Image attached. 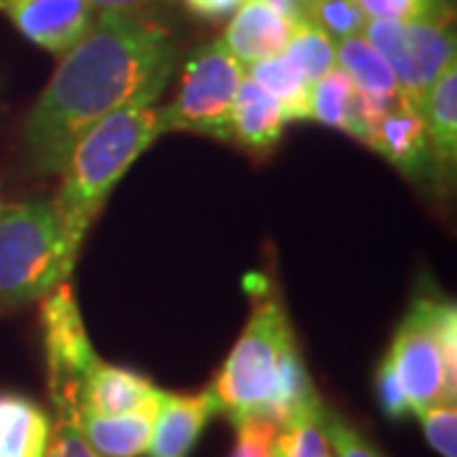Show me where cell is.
I'll return each instance as SVG.
<instances>
[{
    "label": "cell",
    "instance_id": "cell-1",
    "mask_svg": "<svg viewBox=\"0 0 457 457\" xmlns=\"http://www.w3.org/2000/svg\"><path fill=\"white\" fill-rule=\"evenodd\" d=\"M176 64L170 33L143 13H99L62 54L23 122L29 163L41 176L64 170L69 153L107 114L155 102Z\"/></svg>",
    "mask_w": 457,
    "mask_h": 457
},
{
    "label": "cell",
    "instance_id": "cell-2",
    "mask_svg": "<svg viewBox=\"0 0 457 457\" xmlns=\"http://www.w3.org/2000/svg\"><path fill=\"white\" fill-rule=\"evenodd\" d=\"M155 102H135L99 120L69 153L64 186L54 201L69 249L79 254L84 237L130 165L161 137Z\"/></svg>",
    "mask_w": 457,
    "mask_h": 457
},
{
    "label": "cell",
    "instance_id": "cell-3",
    "mask_svg": "<svg viewBox=\"0 0 457 457\" xmlns=\"http://www.w3.org/2000/svg\"><path fill=\"white\" fill-rule=\"evenodd\" d=\"M295 351L287 312L278 300H264L206 389L216 414L228 417L234 427L252 417L270 420L285 363Z\"/></svg>",
    "mask_w": 457,
    "mask_h": 457
},
{
    "label": "cell",
    "instance_id": "cell-4",
    "mask_svg": "<svg viewBox=\"0 0 457 457\" xmlns=\"http://www.w3.org/2000/svg\"><path fill=\"white\" fill-rule=\"evenodd\" d=\"M79 254L66 245L54 201H29L0 212V305L44 300L74 272Z\"/></svg>",
    "mask_w": 457,
    "mask_h": 457
},
{
    "label": "cell",
    "instance_id": "cell-5",
    "mask_svg": "<svg viewBox=\"0 0 457 457\" xmlns=\"http://www.w3.org/2000/svg\"><path fill=\"white\" fill-rule=\"evenodd\" d=\"M242 77L245 66L228 54L221 38L201 46L183 69L176 99L158 110L161 135L183 130L231 140V112Z\"/></svg>",
    "mask_w": 457,
    "mask_h": 457
},
{
    "label": "cell",
    "instance_id": "cell-6",
    "mask_svg": "<svg viewBox=\"0 0 457 457\" xmlns=\"http://www.w3.org/2000/svg\"><path fill=\"white\" fill-rule=\"evenodd\" d=\"M361 36L384 56L402 95L420 112L425 107L429 87L457 59L453 23L369 18Z\"/></svg>",
    "mask_w": 457,
    "mask_h": 457
},
{
    "label": "cell",
    "instance_id": "cell-7",
    "mask_svg": "<svg viewBox=\"0 0 457 457\" xmlns=\"http://www.w3.org/2000/svg\"><path fill=\"white\" fill-rule=\"evenodd\" d=\"M41 328L56 414H79V389L99 359L69 282H62L41 300Z\"/></svg>",
    "mask_w": 457,
    "mask_h": 457
},
{
    "label": "cell",
    "instance_id": "cell-8",
    "mask_svg": "<svg viewBox=\"0 0 457 457\" xmlns=\"http://www.w3.org/2000/svg\"><path fill=\"white\" fill-rule=\"evenodd\" d=\"M389 359L407 394L409 411L455 402V389L447 381V369L437 338V300H414L409 315L394 336Z\"/></svg>",
    "mask_w": 457,
    "mask_h": 457
},
{
    "label": "cell",
    "instance_id": "cell-9",
    "mask_svg": "<svg viewBox=\"0 0 457 457\" xmlns=\"http://www.w3.org/2000/svg\"><path fill=\"white\" fill-rule=\"evenodd\" d=\"M0 13L36 46L66 54L89 31L95 11L87 0H0Z\"/></svg>",
    "mask_w": 457,
    "mask_h": 457
},
{
    "label": "cell",
    "instance_id": "cell-10",
    "mask_svg": "<svg viewBox=\"0 0 457 457\" xmlns=\"http://www.w3.org/2000/svg\"><path fill=\"white\" fill-rule=\"evenodd\" d=\"M369 147L409 179H429L432 170H440L432 153L425 117L409 99L396 102L376 117Z\"/></svg>",
    "mask_w": 457,
    "mask_h": 457
},
{
    "label": "cell",
    "instance_id": "cell-11",
    "mask_svg": "<svg viewBox=\"0 0 457 457\" xmlns=\"http://www.w3.org/2000/svg\"><path fill=\"white\" fill-rule=\"evenodd\" d=\"M212 417H216V407H213L209 392H161L147 455L188 457Z\"/></svg>",
    "mask_w": 457,
    "mask_h": 457
},
{
    "label": "cell",
    "instance_id": "cell-12",
    "mask_svg": "<svg viewBox=\"0 0 457 457\" xmlns=\"http://www.w3.org/2000/svg\"><path fill=\"white\" fill-rule=\"evenodd\" d=\"M231 16L234 18L221 41L245 69L282 54L293 38V21L278 13L267 0H245Z\"/></svg>",
    "mask_w": 457,
    "mask_h": 457
},
{
    "label": "cell",
    "instance_id": "cell-13",
    "mask_svg": "<svg viewBox=\"0 0 457 457\" xmlns=\"http://www.w3.org/2000/svg\"><path fill=\"white\" fill-rule=\"evenodd\" d=\"M158 392L161 389L145 376L97 361L79 389V414H97V417L125 414L132 409L145 407L147 402L158 396Z\"/></svg>",
    "mask_w": 457,
    "mask_h": 457
},
{
    "label": "cell",
    "instance_id": "cell-14",
    "mask_svg": "<svg viewBox=\"0 0 457 457\" xmlns=\"http://www.w3.org/2000/svg\"><path fill=\"white\" fill-rule=\"evenodd\" d=\"M311 120L323 122L328 128L348 132L351 137L369 145L376 114L361 99L348 74L338 66L323 74L311 89Z\"/></svg>",
    "mask_w": 457,
    "mask_h": 457
},
{
    "label": "cell",
    "instance_id": "cell-15",
    "mask_svg": "<svg viewBox=\"0 0 457 457\" xmlns=\"http://www.w3.org/2000/svg\"><path fill=\"white\" fill-rule=\"evenodd\" d=\"M336 66L348 74L356 92L374 114L386 112L396 102L407 99L402 95L396 77L384 62V56L363 36L336 41Z\"/></svg>",
    "mask_w": 457,
    "mask_h": 457
},
{
    "label": "cell",
    "instance_id": "cell-16",
    "mask_svg": "<svg viewBox=\"0 0 457 457\" xmlns=\"http://www.w3.org/2000/svg\"><path fill=\"white\" fill-rule=\"evenodd\" d=\"M161 392L145 407L132 409L125 414H114V417L79 414L77 425L82 429L84 440L102 457H140L147 453Z\"/></svg>",
    "mask_w": 457,
    "mask_h": 457
},
{
    "label": "cell",
    "instance_id": "cell-17",
    "mask_svg": "<svg viewBox=\"0 0 457 457\" xmlns=\"http://www.w3.org/2000/svg\"><path fill=\"white\" fill-rule=\"evenodd\" d=\"M287 117L282 112L279 102L267 95L260 84L245 71L231 112V130L234 137L249 150H270L278 145L285 132Z\"/></svg>",
    "mask_w": 457,
    "mask_h": 457
},
{
    "label": "cell",
    "instance_id": "cell-18",
    "mask_svg": "<svg viewBox=\"0 0 457 457\" xmlns=\"http://www.w3.org/2000/svg\"><path fill=\"white\" fill-rule=\"evenodd\" d=\"M51 417L29 396L0 394V457H46Z\"/></svg>",
    "mask_w": 457,
    "mask_h": 457
},
{
    "label": "cell",
    "instance_id": "cell-19",
    "mask_svg": "<svg viewBox=\"0 0 457 457\" xmlns=\"http://www.w3.org/2000/svg\"><path fill=\"white\" fill-rule=\"evenodd\" d=\"M422 117L440 173L453 170L457 161V64L447 66L429 87Z\"/></svg>",
    "mask_w": 457,
    "mask_h": 457
},
{
    "label": "cell",
    "instance_id": "cell-20",
    "mask_svg": "<svg viewBox=\"0 0 457 457\" xmlns=\"http://www.w3.org/2000/svg\"><path fill=\"white\" fill-rule=\"evenodd\" d=\"M245 71L267 95L278 99L287 120H311L312 84L285 54L262 59L257 64L246 66Z\"/></svg>",
    "mask_w": 457,
    "mask_h": 457
},
{
    "label": "cell",
    "instance_id": "cell-21",
    "mask_svg": "<svg viewBox=\"0 0 457 457\" xmlns=\"http://www.w3.org/2000/svg\"><path fill=\"white\" fill-rule=\"evenodd\" d=\"M293 62L308 82H318L330 69H336V41L312 26L311 21H300L295 26L290 44L282 51Z\"/></svg>",
    "mask_w": 457,
    "mask_h": 457
},
{
    "label": "cell",
    "instance_id": "cell-22",
    "mask_svg": "<svg viewBox=\"0 0 457 457\" xmlns=\"http://www.w3.org/2000/svg\"><path fill=\"white\" fill-rule=\"evenodd\" d=\"M303 16L330 36L333 41L361 36L366 26V13L359 8L356 0H300Z\"/></svg>",
    "mask_w": 457,
    "mask_h": 457
},
{
    "label": "cell",
    "instance_id": "cell-23",
    "mask_svg": "<svg viewBox=\"0 0 457 457\" xmlns=\"http://www.w3.org/2000/svg\"><path fill=\"white\" fill-rule=\"evenodd\" d=\"M323 411L293 425L279 427L272 445V457H330V442L323 429Z\"/></svg>",
    "mask_w": 457,
    "mask_h": 457
},
{
    "label": "cell",
    "instance_id": "cell-24",
    "mask_svg": "<svg viewBox=\"0 0 457 457\" xmlns=\"http://www.w3.org/2000/svg\"><path fill=\"white\" fill-rule=\"evenodd\" d=\"M366 18L376 21H425L453 23L450 0H356Z\"/></svg>",
    "mask_w": 457,
    "mask_h": 457
},
{
    "label": "cell",
    "instance_id": "cell-25",
    "mask_svg": "<svg viewBox=\"0 0 457 457\" xmlns=\"http://www.w3.org/2000/svg\"><path fill=\"white\" fill-rule=\"evenodd\" d=\"M429 447L440 457H457V409L455 402H445L417 411Z\"/></svg>",
    "mask_w": 457,
    "mask_h": 457
},
{
    "label": "cell",
    "instance_id": "cell-26",
    "mask_svg": "<svg viewBox=\"0 0 457 457\" xmlns=\"http://www.w3.org/2000/svg\"><path fill=\"white\" fill-rule=\"evenodd\" d=\"M323 429H326V437L336 457H381V453L371 442L363 440L353 427L343 422L341 417L333 414L328 407L323 411Z\"/></svg>",
    "mask_w": 457,
    "mask_h": 457
},
{
    "label": "cell",
    "instance_id": "cell-27",
    "mask_svg": "<svg viewBox=\"0 0 457 457\" xmlns=\"http://www.w3.org/2000/svg\"><path fill=\"white\" fill-rule=\"evenodd\" d=\"M279 427L272 420L252 417L237 425V447L231 457H272V445Z\"/></svg>",
    "mask_w": 457,
    "mask_h": 457
},
{
    "label": "cell",
    "instance_id": "cell-28",
    "mask_svg": "<svg viewBox=\"0 0 457 457\" xmlns=\"http://www.w3.org/2000/svg\"><path fill=\"white\" fill-rule=\"evenodd\" d=\"M77 417L79 414H56V427L51 429L46 457H102L84 440Z\"/></svg>",
    "mask_w": 457,
    "mask_h": 457
},
{
    "label": "cell",
    "instance_id": "cell-29",
    "mask_svg": "<svg viewBox=\"0 0 457 457\" xmlns=\"http://www.w3.org/2000/svg\"><path fill=\"white\" fill-rule=\"evenodd\" d=\"M376 396H378V404H381L384 414L389 420H402L409 411L407 394H404V386H402L399 376L394 371L389 353L381 359L378 369H376Z\"/></svg>",
    "mask_w": 457,
    "mask_h": 457
},
{
    "label": "cell",
    "instance_id": "cell-30",
    "mask_svg": "<svg viewBox=\"0 0 457 457\" xmlns=\"http://www.w3.org/2000/svg\"><path fill=\"white\" fill-rule=\"evenodd\" d=\"M183 3H186V8H188L194 16L219 21V18L231 16L245 0H183Z\"/></svg>",
    "mask_w": 457,
    "mask_h": 457
},
{
    "label": "cell",
    "instance_id": "cell-31",
    "mask_svg": "<svg viewBox=\"0 0 457 457\" xmlns=\"http://www.w3.org/2000/svg\"><path fill=\"white\" fill-rule=\"evenodd\" d=\"M87 3L92 5V11L99 13H140L155 0H87Z\"/></svg>",
    "mask_w": 457,
    "mask_h": 457
}]
</instances>
